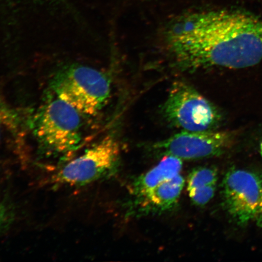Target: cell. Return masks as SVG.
I'll return each instance as SVG.
<instances>
[{"mask_svg": "<svg viewBox=\"0 0 262 262\" xmlns=\"http://www.w3.org/2000/svg\"><path fill=\"white\" fill-rule=\"evenodd\" d=\"M185 185V180L178 176L156 186L142 199L136 201L143 212H162L174 207L178 204Z\"/></svg>", "mask_w": 262, "mask_h": 262, "instance_id": "obj_8", "label": "cell"}, {"mask_svg": "<svg viewBox=\"0 0 262 262\" xmlns=\"http://www.w3.org/2000/svg\"><path fill=\"white\" fill-rule=\"evenodd\" d=\"M163 113L168 122L186 131L214 130L221 117L214 104L182 81L173 84Z\"/></svg>", "mask_w": 262, "mask_h": 262, "instance_id": "obj_4", "label": "cell"}, {"mask_svg": "<svg viewBox=\"0 0 262 262\" xmlns=\"http://www.w3.org/2000/svg\"><path fill=\"white\" fill-rule=\"evenodd\" d=\"M51 87L56 97L89 117L97 116L111 96L109 78L87 66L64 69L54 78Z\"/></svg>", "mask_w": 262, "mask_h": 262, "instance_id": "obj_2", "label": "cell"}, {"mask_svg": "<svg viewBox=\"0 0 262 262\" xmlns=\"http://www.w3.org/2000/svg\"><path fill=\"white\" fill-rule=\"evenodd\" d=\"M260 152L261 154V156H262V142L261 143L260 146Z\"/></svg>", "mask_w": 262, "mask_h": 262, "instance_id": "obj_14", "label": "cell"}, {"mask_svg": "<svg viewBox=\"0 0 262 262\" xmlns=\"http://www.w3.org/2000/svg\"><path fill=\"white\" fill-rule=\"evenodd\" d=\"M182 160L176 157L166 156L158 165L141 175L133 183V192L136 199L143 198L156 186L174 178L182 169Z\"/></svg>", "mask_w": 262, "mask_h": 262, "instance_id": "obj_9", "label": "cell"}, {"mask_svg": "<svg viewBox=\"0 0 262 262\" xmlns=\"http://www.w3.org/2000/svg\"><path fill=\"white\" fill-rule=\"evenodd\" d=\"M218 173L214 168L201 167L193 170L187 179L188 191L205 186L217 185Z\"/></svg>", "mask_w": 262, "mask_h": 262, "instance_id": "obj_10", "label": "cell"}, {"mask_svg": "<svg viewBox=\"0 0 262 262\" xmlns=\"http://www.w3.org/2000/svg\"><path fill=\"white\" fill-rule=\"evenodd\" d=\"M55 98L42 108L35 134L49 151L68 155L78 148L82 140L81 114L70 104Z\"/></svg>", "mask_w": 262, "mask_h": 262, "instance_id": "obj_3", "label": "cell"}, {"mask_svg": "<svg viewBox=\"0 0 262 262\" xmlns=\"http://www.w3.org/2000/svg\"><path fill=\"white\" fill-rule=\"evenodd\" d=\"M168 41L183 68H250L262 60V19L239 11L199 13L180 19Z\"/></svg>", "mask_w": 262, "mask_h": 262, "instance_id": "obj_1", "label": "cell"}, {"mask_svg": "<svg viewBox=\"0 0 262 262\" xmlns=\"http://www.w3.org/2000/svg\"><path fill=\"white\" fill-rule=\"evenodd\" d=\"M216 185H209L188 191L190 199L193 204L198 206H204L210 202L214 198Z\"/></svg>", "mask_w": 262, "mask_h": 262, "instance_id": "obj_11", "label": "cell"}, {"mask_svg": "<svg viewBox=\"0 0 262 262\" xmlns=\"http://www.w3.org/2000/svg\"><path fill=\"white\" fill-rule=\"evenodd\" d=\"M120 154L118 141L113 136H106L66 164L55 175V181L72 186L90 184L114 168Z\"/></svg>", "mask_w": 262, "mask_h": 262, "instance_id": "obj_5", "label": "cell"}, {"mask_svg": "<svg viewBox=\"0 0 262 262\" xmlns=\"http://www.w3.org/2000/svg\"><path fill=\"white\" fill-rule=\"evenodd\" d=\"M262 191V178L254 172L232 169L222 184L226 209L238 225H244L256 217Z\"/></svg>", "mask_w": 262, "mask_h": 262, "instance_id": "obj_6", "label": "cell"}, {"mask_svg": "<svg viewBox=\"0 0 262 262\" xmlns=\"http://www.w3.org/2000/svg\"><path fill=\"white\" fill-rule=\"evenodd\" d=\"M257 225L259 227H262V191L260 196L259 205H258L256 217L255 219Z\"/></svg>", "mask_w": 262, "mask_h": 262, "instance_id": "obj_12", "label": "cell"}, {"mask_svg": "<svg viewBox=\"0 0 262 262\" xmlns=\"http://www.w3.org/2000/svg\"><path fill=\"white\" fill-rule=\"evenodd\" d=\"M232 141V134L225 131L183 130L154 147L165 156L193 160L220 156L230 147Z\"/></svg>", "mask_w": 262, "mask_h": 262, "instance_id": "obj_7", "label": "cell"}, {"mask_svg": "<svg viewBox=\"0 0 262 262\" xmlns=\"http://www.w3.org/2000/svg\"><path fill=\"white\" fill-rule=\"evenodd\" d=\"M5 122V114L0 110V135H1V129L3 124Z\"/></svg>", "mask_w": 262, "mask_h": 262, "instance_id": "obj_13", "label": "cell"}]
</instances>
